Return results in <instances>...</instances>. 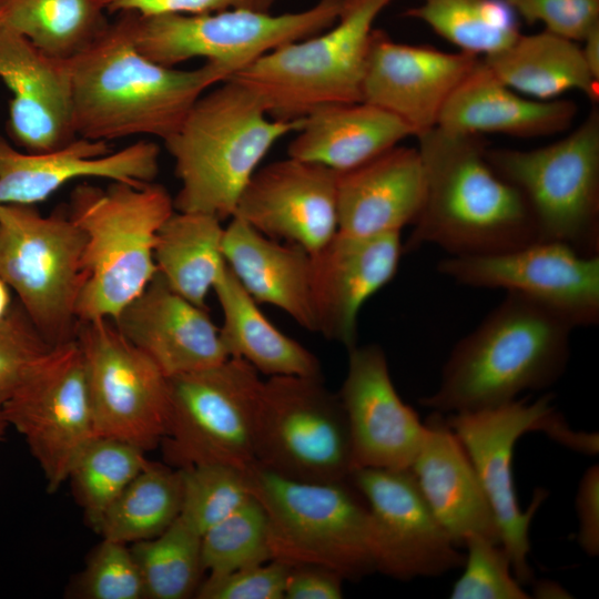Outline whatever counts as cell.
Here are the masks:
<instances>
[{
  "label": "cell",
  "instance_id": "6da1fadb",
  "mask_svg": "<svg viewBox=\"0 0 599 599\" xmlns=\"http://www.w3.org/2000/svg\"><path fill=\"white\" fill-rule=\"evenodd\" d=\"M134 13H121L70 59L72 122L92 141L151 135L169 139L197 99L227 74L205 62L194 70L156 63L133 35Z\"/></svg>",
  "mask_w": 599,
  "mask_h": 599
},
{
  "label": "cell",
  "instance_id": "7a4b0ae2",
  "mask_svg": "<svg viewBox=\"0 0 599 599\" xmlns=\"http://www.w3.org/2000/svg\"><path fill=\"white\" fill-rule=\"evenodd\" d=\"M417 140L427 190L404 252L433 244L448 256H477L539 241L525 197L493 169L478 135L436 126Z\"/></svg>",
  "mask_w": 599,
  "mask_h": 599
},
{
  "label": "cell",
  "instance_id": "3957f363",
  "mask_svg": "<svg viewBox=\"0 0 599 599\" xmlns=\"http://www.w3.org/2000/svg\"><path fill=\"white\" fill-rule=\"evenodd\" d=\"M575 327L557 313L516 293L505 300L447 358L437 389L419 403L441 414L509 403L552 386L564 374Z\"/></svg>",
  "mask_w": 599,
  "mask_h": 599
},
{
  "label": "cell",
  "instance_id": "277c9868",
  "mask_svg": "<svg viewBox=\"0 0 599 599\" xmlns=\"http://www.w3.org/2000/svg\"><path fill=\"white\" fill-rule=\"evenodd\" d=\"M303 123L304 118H270L252 92L230 79L203 93L164 141L181 182L173 200L175 211L231 219L262 159Z\"/></svg>",
  "mask_w": 599,
  "mask_h": 599
},
{
  "label": "cell",
  "instance_id": "5b68a950",
  "mask_svg": "<svg viewBox=\"0 0 599 599\" xmlns=\"http://www.w3.org/2000/svg\"><path fill=\"white\" fill-rule=\"evenodd\" d=\"M174 211L166 189L154 182L74 187L69 216L84 235L78 322H114L145 290L158 272L154 246L159 230Z\"/></svg>",
  "mask_w": 599,
  "mask_h": 599
},
{
  "label": "cell",
  "instance_id": "8992f818",
  "mask_svg": "<svg viewBox=\"0 0 599 599\" xmlns=\"http://www.w3.org/2000/svg\"><path fill=\"white\" fill-rule=\"evenodd\" d=\"M393 1L343 0L331 28L280 47L229 79L252 92L275 120H298L325 105L363 101L373 24Z\"/></svg>",
  "mask_w": 599,
  "mask_h": 599
},
{
  "label": "cell",
  "instance_id": "52a82bcc",
  "mask_svg": "<svg viewBox=\"0 0 599 599\" xmlns=\"http://www.w3.org/2000/svg\"><path fill=\"white\" fill-rule=\"evenodd\" d=\"M248 476L267 515L272 560L322 566L349 581L375 571L368 506L349 479L297 481L257 463Z\"/></svg>",
  "mask_w": 599,
  "mask_h": 599
},
{
  "label": "cell",
  "instance_id": "ba28073f",
  "mask_svg": "<svg viewBox=\"0 0 599 599\" xmlns=\"http://www.w3.org/2000/svg\"><path fill=\"white\" fill-rule=\"evenodd\" d=\"M493 169L515 185L535 220L539 241L599 255V112L564 139L534 150H486Z\"/></svg>",
  "mask_w": 599,
  "mask_h": 599
},
{
  "label": "cell",
  "instance_id": "9c48e42d",
  "mask_svg": "<svg viewBox=\"0 0 599 599\" xmlns=\"http://www.w3.org/2000/svg\"><path fill=\"white\" fill-rule=\"evenodd\" d=\"M83 250L84 235L69 214L0 205V278L51 346L75 338Z\"/></svg>",
  "mask_w": 599,
  "mask_h": 599
},
{
  "label": "cell",
  "instance_id": "30bf717a",
  "mask_svg": "<svg viewBox=\"0 0 599 599\" xmlns=\"http://www.w3.org/2000/svg\"><path fill=\"white\" fill-rule=\"evenodd\" d=\"M169 378L165 460L175 468L255 463L254 432L264 380L241 358Z\"/></svg>",
  "mask_w": 599,
  "mask_h": 599
},
{
  "label": "cell",
  "instance_id": "8fae6325",
  "mask_svg": "<svg viewBox=\"0 0 599 599\" xmlns=\"http://www.w3.org/2000/svg\"><path fill=\"white\" fill-rule=\"evenodd\" d=\"M342 3L343 0H318L305 10L282 14L251 9L151 17L134 13V42L142 54L156 63L175 67L204 58L220 67L229 79L264 54L331 28Z\"/></svg>",
  "mask_w": 599,
  "mask_h": 599
},
{
  "label": "cell",
  "instance_id": "7c38bea8",
  "mask_svg": "<svg viewBox=\"0 0 599 599\" xmlns=\"http://www.w3.org/2000/svg\"><path fill=\"white\" fill-rule=\"evenodd\" d=\"M552 399L548 393L534 402L515 399L489 408L444 414L477 473L497 519L501 546L521 585L532 581L528 562L529 527L547 494L544 489L536 490L529 507L520 508L512 477L516 443L531 430H542L577 450L586 440V434L571 430L555 412Z\"/></svg>",
  "mask_w": 599,
  "mask_h": 599
},
{
  "label": "cell",
  "instance_id": "4fadbf2b",
  "mask_svg": "<svg viewBox=\"0 0 599 599\" xmlns=\"http://www.w3.org/2000/svg\"><path fill=\"white\" fill-rule=\"evenodd\" d=\"M255 463L287 479L338 483L354 470L347 418L322 377L264 380L254 432Z\"/></svg>",
  "mask_w": 599,
  "mask_h": 599
},
{
  "label": "cell",
  "instance_id": "5bb4252c",
  "mask_svg": "<svg viewBox=\"0 0 599 599\" xmlns=\"http://www.w3.org/2000/svg\"><path fill=\"white\" fill-rule=\"evenodd\" d=\"M4 420L26 439L49 493L97 435L87 370L77 339L51 346L26 372L3 409Z\"/></svg>",
  "mask_w": 599,
  "mask_h": 599
},
{
  "label": "cell",
  "instance_id": "9a60e30c",
  "mask_svg": "<svg viewBox=\"0 0 599 599\" xmlns=\"http://www.w3.org/2000/svg\"><path fill=\"white\" fill-rule=\"evenodd\" d=\"M98 436L132 444L145 453L166 433L169 378L110 319L78 322Z\"/></svg>",
  "mask_w": 599,
  "mask_h": 599
},
{
  "label": "cell",
  "instance_id": "2e32d148",
  "mask_svg": "<svg viewBox=\"0 0 599 599\" xmlns=\"http://www.w3.org/2000/svg\"><path fill=\"white\" fill-rule=\"evenodd\" d=\"M440 274L480 288H501L537 302L575 328L599 322V255L554 241L477 256H447Z\"/></svg>",
  "mask_w": 599,
  "mask_h": 599
},
{
  "label": "cell",
  "instance_id": "e0dca14e",
  "mask_svg": "<svg viewBox=\"0 0 599 599\" xmlns=\"http://www.w3.org/2000/svg\"><path fill=\"white\" fill-rule=\"evenodd\" d=\"M349 480L368 506L375 571L407 581L463 566L465 554L434 515L409 468H357Z\"/></svg>",
  "mask_w": 599,
  "mask_h": 599
},
{
  "label": "cell",
  "instance_id": "ac0fdd59",
  "mask_svg": "<svg viewBox=\"0 0 599 599\" xmlns=\"http://www.w3.org/2000/svg\"><path fill=\"white\" fill-rule=\"evenodd\" d=\"M233 216L313 254L338 232L337 172L291 156L268 163L248 180Z\"/></svg>",
  "mask_w": 599,
  "mask_h": 599
},
{
  "label": "cell",
  "instance_id": "d6986e66",
  "mask_svg": "<svg viewBox=\"0 0 599 599\" xmlns=\"http://www.w3.org/2000/svg\"><path fill=\"white\" fill-rule=\"evenodd\" d=\"M338 397L348 423L354 470L412 466L426 425L398 395L382 347L356 345L348 351Z\"/></svg>",
  "mask_w": 599,
  "mask_h": 599
},
{
  "label": "cell",
  "instance_id": "ffe728a7",
  "mask_svg": "<svg viewBox=\"0 0 599 599\" xmlns=\"http://www.w3.org/2000/svg\"><path fill=\"white\" fill-rule=\"evenodd\" d=\"M479 57L395 42L373 30L363 81V101L402 120L415 136L438 124L451 93Z\"/></svg>",
  "mask_w": 599,
  "mask_h": 599
},
{
  "label": "cell",
  "instance_id": "44dd1931",
  "mask_svg": "<svg viewBox=\"0 0 599 599\" xmlns=\"http://www.w3.org/2000/svg\"><path fill=\"white\" fill-rule=\"evenodd\" d=\"M400 233L355 236L337 232L311 254V294L316 333L347 351L356 346L358 313L396 275Z\"/></svg>",
  "mask_w": 599,
  "mask_h": 599
},
{
  "label": "cell",
  "instance_id": "7402d4cb",
  "mask_svg": "<svg viewBox=\"0 0 599 599\" xmlns=\"http://www.w3.org/2000/svg\"><path fill=\"white\" fill-rule=\"evenodd\" d=\"M160 149L138 141L116 152L109 142L77 138L50 152H20L0 135V205H34L82 177L144 185L159 173Z\"/></svg>",
  "mask_w": 599,
  "mask_h": 599
},
{
  "label": "cell",
  "instance_id": "603a6c76",
  "mask_svg": "<svg viewBox=\"0 0 599 599\" xmlns=\"http://www.w3.org/2000/svg\"><path fill=\"white\" fill-rule=\"evenodd\" d=\"M0 79L12 93L9 134L26 152H50L77 139L70 59L47 54L0 23Z\"/></svg>",
  "mask_w": 599,
  "mask_h": 599
},
{
  "label": "cell",
  "instance_id": "cb8c5ba5",
  "mask_svg": "<svg viewBox=\"0 0 599 599\" xmlns=\"http://www.w3.org/2000/svg\"><path fill=\"white\" fill-rule=\"evenodd\" d=\"M113 323L166 377L212 367L229 358L220 328L205 308L174 292L159 272Z\"/></svg>",
  "mask_w": 599,
  "mask_h": 599
},
{
  "label": "cell",
  "instance_id": "d4e9b609",
  "mask_svg": "<svg viewBox=\"0 0 599 599\" xmlns=\"http://www.w3.org/2000/svg\"><path fill=\"white\" fill-rule=\"evenodd\" d=\"M425 425L423 444L409 469L434 515L459 548L474 536L501 544L490 502L445 415L433 412Z\"/></svg>",
  "mask_w": 599,
  "mask_h": 599
},
{
  "label": "cell",
  "instance_id": "484cf974",
  "mask_svg": "<svg viewBox=\"0 0 599 599\" xmlns=\"http://www.w3.org/2000/svg\"><path fill=\"white\" fill-rule=\"evenodd\" d=\"M427 190L417 148L394 146L337 172L338 231L355 236L399 232L419 216Z\"/></svg>",
  "mask_w": 599,
  "mask_h": 599
},
{
  "label": "cell",
  "instance_id": "4316f807",
  "mask_svg": "<svg viewBox=\"0 0 599 599\" xmlns=\"http://www.w3.org/2000/svg\"><path fill=\"white\" fill-rule=\"evenodd\" d=\"M577 110L569 100L525 98L502 83L479 59L444 105L437 126L461 134L537 138L567 130Z\"/></svg>",
  "mask_w": 599,
  "mask_h": 599
},
{
  "label": "cell",
  "instance_id": "83f0119b",
  "mask_svg": "<svg viewBox=\"0 0 599 599\" xmlns=\"http://www.w3.org/2000/svg\"><path fill=\"white\" fill-rule=\"evenodd\" d=\"M222 253L256 303L274 305L305 329L316 332L307 251L270 238L232 216L223 231Z\"/></svg>",
  "mask_w": 599,
  "mask_h": 599
},
{
  "label": "cell",
  "instance_id": "f1b7e54d",
  "mask_svg": "<svg viewBox=\"0 0 599 599\" xmlns=\"http://www.w3.org/2000/svg\"><path fill=\"white\" fill-rule=\"evenodd\" d=\"M288 156L336 172L357 167L414 135L394 114L365 101L322 106L304 118Z\"/></svg>",
  "mask_w": 599,
  "mask_h": 599
},
{
  "label": "cell",
  "instance_id": "f546056e",
  "mask_svg": "<svg viewBox=\"0 0 599 599\" xmlns=\"http://www.w3.org/2000/svg\"><path fill=\"white\" fill-rule=\"evenodd\" d=\"M213 291L223 313L220 336L229 357L272 376L322 377L317 357L282 333L225 265Z\"/></svg>",
  "mask_w": 599,
  "mask_h": 599
},
{
  "label": "cell",
  "instance_id": "4dcf8cb0",
  "mask_svg": "<svg viewBox=\"0 0 599 599\" xmlns=\"http://www.w3.org/2000/svg\"><path fill=\"white\" fill-rule=\"evenodd\" d=\"M483 61L502 83L532 99L554 100L569 90H578L593 102L599 99V82L580 47L547 30L520 33L509 47Z\"/></svg>",
  "mask_w": 599,
  "mask_h": 599
},
{
  "label": "cell",
  "instance_id": "1f68e13d",
  "mask_svg": "<svg viewBox=\"0 0 599 599\" xmlns=\"http://www.w3.org/2000/svg\"><path fill=\"white\" fill-rule=\"evenodd\" d=\"M221 222L205 213L174 211L159 230L154 246L158 272L167 285L202 308L226 265Z\"/></svg>",
  "mask_w": 599,
  "mask_h": 599
},
{
  "label": "cell",
  "instance_id": "d6a6232c",
  "mask_svg": "<svg viewBox=\"0 0 599 599\" xmlns=\"http://www.w3.org/2000/svg\"><path fill=\"white\" fill-rule=\"evenodd\" d=\"M102 0H0V23L47 54L71 59L108 24Z\"/></svg>",
  "mask_w": 599,
  "mask_h": 599
},
{
  "label": "cell",
  "instance_id": "836d02e7",
  "mask_svg": "<svg viewBox=\"0 0 599 599\" xmlns=\"http://www.w3.org/2000/svg\"><path fill=\"white\" fill-rule=\"evenodd\" d=\"M181 507V469L150 461L109 507L95 531L126 545L150 539L179 518Z\"/></svg>",
  "mask_w": 599,
  "mask_h": 599
},
{
  "label": "cell",
  "instance_id": "e575fe53",
  "mask_svg": "<svg viewBox=\"0 0 599 599\" xmlns=\"http://www.w3.org/2000/svg\"><path fill=\"white\" fill-rule=\"evenodd\" d=\"M406 16L478 57L509 47L520 34L517 14L506 0H423Z\"/></svg>",
  "mask_w": 599,
  "mask_h": 599
},
{
  "label": "cell",
  "instance_id": "d590c367",
  "mask_svg": "<svg viewBox=\"0 0 599 599\" xmlns=\"http://www.w3.org/2000/svg\"><path fill=\"white\" fill-rule=\"evenodd\" d=\"M202 536L180 517L160 535L131 544L148 599L195 597L205 571Z\"/></svg>",
  "mask_w": 599,
  "mask_h": 599
},
{
  "label": "cell",
  "instance_id": "8d00e7d4",
  "mask_svg": "<svg viewBox=\"0 0 599 599\" xmlns=\"http://www.w3.org/2000/svg\"><path fill=\"white\" fill-rule=\"evenodd\" d=\"M150 460L126 441L95 436L74 460L68 480L87 521L95 530L105 511Z\"/></svg>",
  "mask_w": 599,
  "mask_h": 599
},
{
  "label": "cell",
  "instance_id": "74e56055",
  "mask_svg": "<svg viewBox=\"0 0 599 599\" xmlns=\"http://www.w3.org/2000/svg\"><path fill=\"white\" fill-rule=\"evenodd\" d=\"M202 562L209 575L272 560L268 519L261 502L252 496L231 515L211 527L201 539Z\"/></svg>",
  "mask_w": 599,
  "mask_h": 599
},
{
  "label": "cell",
  "instance_id": "f35d334b",
  "mask_svg": "<svg viewBox=\"0 0 599 599\" xmlns=\"http://www.w3.org/2000/svg\"><path fill=\"white\" fill-rule=\"evenodd\" d=\"M182 471L180 518L201 536L251 497L248 468L202 464Z\"/></svg>",
  "mask_w": 599,
  "mask_h": 599
},
{
  "label": "cell",
  "instance_id": "ab89813d",
  "mask_svg": "<svg viewBox=\"0 0 599 599\" xmlns=\"http://www.w3.org/2000/svg\"><path fill=\"white\" fill-rule=\"evenodd\" d=\"M464 547L463 572L454 582L451 599H527L529 593L516 579L510 558L501 544L474 536Z\"/></svg>",
  "mask_w": 599,
  "mask_h": 599
},
{
  "label": "cell",
  "instance_id": "60d3db41",
  "mask_svg": "<svg viewBox=\"0 0 599 599\" xmlns=\"http://www.w3.org/2000/svg\"><path fill=\"white\" fill-rule=\"evenodd\" d=\"M75 593L84 599H145L129 545L102 538L78 578Z\"/></svg>",
  "mask_w": 599,
  "mask_h": 599
},
{
  "label": "cell",
  "instance_id": "b9f144b4",
  "mask_svg": "<svg viewBox=\"0 0 599 599\" xmlns=\"http://www.w3.org/2000/svg\"><path fill=\"white\" fill-rule=\"evenodd\" d=\"M51 345L40 335L19 303L0 321V441L8 425L4 406L28 368Z\"/></svg>",
  "mask_w": 599,
  "mask_h": 599
},
{
  "label": "cell",
  "instance_id": "7bdbcfd3",
  "mask_svg": "<svg viewBox=\"0 0 599 599\" xmlns=\"http://www.w3.org/2000/svg\"><path fill=\"white\" fill-rule=\"evenodd\" d=\"M288 565L278 560L235 569L203 579L199 599H284Z\"/></svg>",
  "mask_w": 599,
  "mask_h": 599
},
{
  "label": "cell",
  "instance_id": "ee69618b",
  "mask_svg": "<svg viewBox=\"0 0 599 599\" xmlns=\"http://www.w3.org/2000/svg\"><path fill=\"white\" fill-rule=\"evenodd\" d=\"M527 23L541 22L545 30L582 41L599 24V0H506Z\"/></svg>",
  "mask_w": 599,
  "mask_h": 599
},
{
  "label": "cell",
  "instance_id": "f6af8a7d",
  "mask_svg": "<svg viewBox=\"0 0 599 599\" xmlns=\"http://www.w3.org/2000/svg\"><path fill=\"white\" fill-rule=\"evenodd\" d=\"M276 0H102L106 12L140 17L183 13L197 14L227 9L270 12Z\"/></svg>",
  "mask_w": 599,
  "mask_h": 599
},
{
  "label": "cell",
  "instance_id": "bcb514c9",
  "mask_svg": "<svg viewBox=\"0 0 599 599\" xmlns=\"http://www.w3.org/2000/svg\"><path fill=\"white\" fill-rule=\"evenodd\" d=\"M577 542L590 557L599 554V467L586 469L576 494Z\"/></svg>",
  "mask_w": 599,
  "mask_h": 599
},
{
  "label": "cell",
  "instance_id": "7dc6e473",
  "mask_svg": "<svg viewBox=\"0 0 599 599\" xmlns=\"http://www.w3.org/2000/svg\"><path fill=\"white\" fill-rule=\"evenodd\" d=\"M343 581L338 573L322 566H291L284 599H339L343 598Z\"/></svg>",
  "mask_w": 599,
  "mask_h": 599
},
{
  "label": "cell",
  "instance_id": "c3c4849f",
  "mask_svg": "<svg viewBox=\"0 0 599 599\" xmlns=\"http://www.w3.org/2000/svg\"><path fill=\"white\" fill-rule=\"evenodd\" d=\"M581 49L585 62L593 77L599 82V24L593 27L582 40Z\"/></svg>",
  "mask_w": 599,
  "mask_h": 599
},
{
  "label": "cell",
  "instance_id": "681fc988",
  "mask_svg": "<svg viewBox=\"0 0 599 599\" xmlns=\"http://www.w3.org/2000/svg\"><path fill=\"white\" fill-rule=\"evenodd\" d=\"M535 598H568L569 592L557 582L550 580H539L534 583L531 592Z\"/></svg>",
  "mask_w": 599,
  "mask_h": 599
},
{
  "label": "cell",
  "instance_id": "f907efd6",
  "mask_svg": "<svg viewBox=\"0 0 599 599\" xmlns=\"http://www.w3.org/2000/svg\"><path fill=\"white\" fill-rule=\"evenodd\" d=\"M12 305L10 287L0 278V321L7 316Z\"/></svg>",
  "mask_w": 599,
  "mask_h": 599
}]
</instances>
